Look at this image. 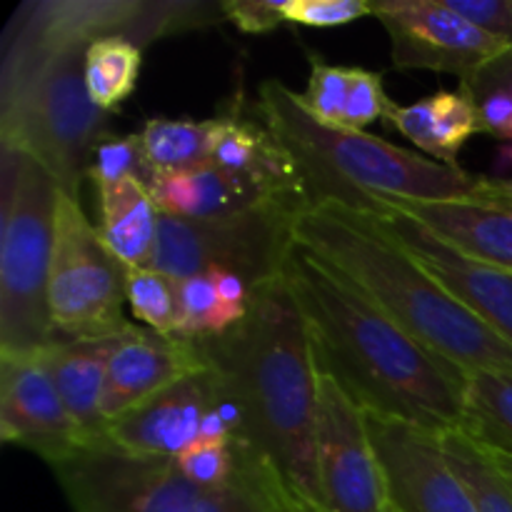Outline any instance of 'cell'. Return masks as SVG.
<instances>
[{"instance_id": "cell-3", "label": "cell", "mask_w": 512, "mask_h": 512, "mask_svg": "<svg viewBox=\"0 0 512 512\" xmlns=\"http://www.w3.org/2000/svg\"><path fill=\"white\" fill-rule=\"evenodd\" d=\"M200 340L243 413L235 448L263 458L290 488L315 500L318 365L308 323L283 278L250 290L248 315L235 328Z\"/></svg>"}, {"instance_id": "cell-2", "label": "cell", "mask_w": 512, "mask_h": 512, "mask_svg": "<svg viewBox=\"0 0 512 512\" xmlns=\"http://www.w3.org/2000/svg\"><path fill=\"white\" fill-rule=\"evenodd\" d=\"M318 368L363 410L443 435L460 430L465 368L433 353L295 240L283 270Z\"/></svg>"}, {"instance_id": "cell-29", "label": "cell", "mask_w": 512, "mask_h": 512, "mask_svg": "<svg viewBox=\"0 0 512 512\" xmlns=\"http://www.w3.org/2000/svg\"><path fill=\"white\" fill-rule=\"evenodd\" d=\"M85 175L93 180L95 190H98L105 185L120 183L125 178H135L143 185H150L158 173L148 163L143 138L140 135H123V138H105L95 145Z\"/></svg>"}, {"instance_id": "cell-24", "label": "cell", "mask_w": 512, "mask_h": 512, "mask_svg": "<svg viewBox=\"0 0 512 512\" xmlns=\"http://www.w3.org/2000/svg\"><path fill=\"white\" fill-rule=\"evenodd\" d=\"M143 68V48L123 35L95 40L85 53V85L90 100L105 113L118 110L133 95Z\"/></svg>"}, {"instance_id": "cell-13", "label": "cell", "mask_w": 512, "mask_h": 512, "mask_svg": "<svg viewBox=\"0 0 512 512\" xmlns=\"http://www.w3.org/2000/svg\"><path fill=\"white\" fill-rule=\"evenodd\" d=\"M368 200L370 205L363 215L393 235L443 288L512 345V273L465 258L420 220L390 208L373 195H368Z\"/></svg>"}, {"instance_id": "cell-8", "label": "cell", "mask_w": 512, "mask_h": 512, "mask_svg": "<svg viewBox=\"0 0 512 512\" xmlns=\"http://www.w3.org/2000/svg\"><path fill=\"white\" fill-rule=\"evenodd\" d=\"M125 265L103 243L75 195L60 190L48 303L58 340L115 338L125 320Z\"/></svg>"}, {"instance_id": "cell-23", "label": "cell", "mask_w": 512, "mask_h": 512, "mask_svg": "<svg viewBox=\"0 0 512 512\" xmlns=\"http://www.w3.org/2000/svg\"><path fill=\"white\" fill-rule=\"evenodd\" d=\"M218 120L153 118L143 128L145 155L155 173H180L213 163Z\"/></svg>"}, {"instance_id": "cell-38", "label": "cell", "mask_w": 512, "mask_h": 512, "mask_svg": "<svg viewBox=\"0 0 512 512\" xmlns=\"http://www.w3.org/2000/svg\"><path fill=\"white\" fill-rule=\"evenodd\" d=\"M283 483H285V480H283ZM285 495H288V503H290V508H293V512H325L318 503H315L313 498L298 493V490L290 488L288 483H285ZM393 512H395V508H393Z\"/></svg>"}, {"instance_id": "cell-32", "label": "cell", "mask_w": 512, "mask_h": 512, "mask_svg": "<svg viewBox=\"0 0 512 512\" xmlns=\"http://www.w3.org/2000/svg\"><path fill=\"white\" fill-rule=\"evenodd\" d=\"M278 10L283 23L338 28L373 15V3L370 0H278Z\"/></svg>"}, {"instance_id": "cell-11", "label": "cell", "mask_w": 512, "mask_h": 512, "mask_svg": "<svg viewBox=\"0 0 512 512\" xmlns=\"http://www.w3.org/2000/svg\"><path fill=\"white\" fill-rule=\"evenodd\" d=\"M373 18L390 38L393 65L400 70H438L460 80L510 45L455 13L445 0H370Z\"/></svg>"}, {"instance_id": "cell-31", "label": "cell", "mask_w": 512, "mask_h": 512, "mask_svg": "<svg viewBox=\"0 0 512 512\" xmlns=\"http://www.w3.org/2000/svg\"><path fill=\"white\" fill-rule=\"evenodd\" d=\"M180 473L193 485L203 490H215L228 485L238 473V458H235L233 443H198L175 458Z\"/></svg>"}, {"instance_id": "cell-4", "label": "cell", "mask_w": 512, "mask_h": 512, "mask_svg": "<svg viewBox=\"0 0 512 512\" xmlns=\"http://www.w3.org/2000/svg\"><path fill=\"white\" fill-rule=\"evenodd\" d=\"M295 240L433 353L465 370L512 373L508 340L373 218L340 205H310L295 220Z\"/></svg>"}, {"instance_id": "cell-33", "label": "cell", "mask_w": 512, "mask_h": 512, "mask_svg": "<svg viewBox=\"0 0 512 512\" xmlns=\"http://www.w3.org/2000/svg\"><path fill=\"white\" fill-rule=\"evenodd\" d=\"M393 100L388 98L383 85V75L373 73V70L355 68L353 85H350L348 105H345L343 125L345 130H365L375 120L388 118Z\"/></svg>"}, {"instance_id": "cell-28", "label": "cell", "mask_w": 512, "mask_h": 512, "mask_svg": "<svg viewBox=\"0 0 512 512\" xmlns=\"http://www.w3.org/2000/svg\"><path fill=\"white\" fill-rule=\"evenodd\" d=\"M433 100V160L458 168V153L470 135L480 133V113L475 100L463 90H438Z\"/></svg>"}, {"instance_id": "cell-40", "label": "cell", "mask_w": 512, "mask_h": 512, "mask_svg": "<svg viewBox=\"0 0 512 512\" xmlns=\"http://www.w3.org/2000/svg\"><path fill=\"white\" fill-rule=\"evenodd\" d=\"M480 448H483V445H480ZM483 450L488 453V458L493 460L495 468H498L500 473H503L512 483V453H503V450H490V448H483Z\"/></svg>"}, {"instance_id": "cell-15", "label": "cell", "mask_w": 512, "mask_h": 512, "mask_svg": "<svg viewBox=\"0 0 512 512\" xmlns=\"http://www.w3.org/2000/svg\"><path fill=\"white\" fill-rule=\"evenodd\" d=\"M218 398L220 378L215 370H200L110 420L103 440L130 455L175 460L198 443L205 413Z\"/></svg>"}, {"instance_id": "cell-35", "label": "cell", "mask_w": 512, "mask_h": 512, "mask_svg": "<svg viewBox=\"0 0 512 512\" xmlns=\"http://www.w3.org/2000/svg\"><path fill=\"white\" fill-rule=\"evenodd\" d=\"M223 20H230L243 33H268L283 23L278 0H225Z\"/></svg>"}, {"instance_id": "cell-7", "label": "cell", "mask_w": 512, "mask_h": 512, "mask_svg": "<svg viewBox=\"0 0 512 512\" xmlns=\"http://www.w3.org/2000/svg\"><path fill=\"white\" fill-rule=\"evenodd\" d=\"M308 205L268 198L248 210L213 220L160 213L158 240L148 268L175 280L220 268L240 275L250 290L283 278L295 248V220Z\"/></svg>"}, {"instance_id": "cell-26", "label": "cell", "mask_w": 512, "mask_h": 512, "mask_svg": "<svg viewBox=\"0 0 512 512\" xmlns=\"http://www.w3.org/2000/svg\"><path fill=\"white\" fill-rule=\"evenodd\" d=\"M178 303V335H185V338L223 335L248 315V308H235L220 298L218 288L208 273L178 280Z\"/></svg>"}, {"instance_id": "cell-17", "label": "cell", "mask_w": 512, "mask_h": 512, "mask_svg": "<svg viewBox=\"0 0 512 512\" xmlns=\"http://www.w3.org/2000/svg\"><path fill=\"white\" fill-rule=\"evenodd\" d=\"M373 198L420 220L465 258L512 273V180H503L498 195L490 200Z\"/></svg>"}, {"instance_id": "cell-30", "label": "cell", "mask_w": 512, "mask_h": 512, "mask_svg": "<svg viewBox=\"0 0 512 512\" xmlns=\"http://www.w3.org/2000/svg\"><path fill=\"white\" fill-rule=\"evenodd\" d=\"M355 68L328 65L320 58H310L308 88L300 95L303 105L320 123L340 128L343 125L345 105H348L350 85H353Z\"/></svg>"}, {"instance_id": "cell-22", "label": "cell", "mask_w": 512, "mask_h": 512, "mask_svg": "<svg viewBox=\"0 0 512 512\" xmlns=\"http://www.w3.org/2000/svg\"><path fill=\"white\" fill-rule=\"evenodd\" d=\"M460 430L483 448L512 453V373L465 370Z\"/></svg>"}, {"instance_id": "cell-20", "label": "cell", "mask_w": 512, "mask_h": 512, "mask_svg": "<svg viewBox=\"0 0 512 512\" xmlns=\"http://www.w3.org/2000/svg\"><path fill=\"white\" fill-rule=\"evenodd\" d=\"M148 190L160 213L188 220L225 218L270 198L243 175L215 163L180 173H158Z\"/></svg>"}, {"instance_id": "cell-21", "label": "cell", "mask_w": 512, "mask_h": 512, "mask_svg": "<svg viewBox=\"0 0 512 512\" xmlns=\"http://www.w3.org/2000/svg\"><path fill=\"white\" fill-rule=\"evenodd\" d=\"M98 233L125 268H148L158 240L160 210L148 185L135 178L98 188Z\"/></svg>"}, {"instance_id": "cell-19", "label": "cell", "mask_w": 512, "mask_h": 512, "mask_svg": "<svg viewBox=\"0 0 512 512\" xmlns=\"http://www.w3.org/2000/svg\"><path fill=\"white\" fill-rule=\"evenodd\" d=\"M120 335L90 340H55L48 348L40 350V358L48 365L50 378H53L65 408L70 410L75 425L88 443L103 438L105 425H108L103 415V395L110 355H113Z\"/></svg>"}, {"instance_id": "cell-41", "label": "cell", "mask_w": 512, "mask_h": 512, "mask_svg": "<svg viewBox=\"0 0 512 512\" xmlns=\"http://www.w3.org/2000/svg\"><path fill=\"white\" fill-rule=\"evenodd\" d=\"M498 165L503 170H512V143L500 145L498 150Z\"/></svg>"}, {"instance_id": "cell-9", "label": "cell", "mask_w": 512, "mask_h": 512, "mask_svg": "<svg viewBox=\"0 0 512 512\" xmlns=\"http://www.w3.org/2000/svg\"><path fill=\"white\" fill-rule=\"evenodd\" d=\"M50 468L78 512H195L208 493L190 483L173 458L123 453L103 438Z\"/></svg>"}, {"instance_id": "cell-39", "label": "cell", "mask_w": 512, "mask_h": 512, "mask_svg": "<svg viewBox=\"0 0 512 512\" xmlns=\"http://www.w3.org/2000/svg\"><path fill=\"white\" fill-rule=\"evenodd\" d=\"M270 490H273V512H293L288 503V495H285V483L278 473H270Z\"/></svg>"}, {"instance_id": "cell-16", "label": "cell", "mask_w": 512, "mask_h": 512, "mask_svg": "<svg viewBox=\"0 0 512 512\" xmlns=\"http://www.w3.org/2000/svg\"><path fill=\"white\" fill-rule=\"evenodd\" d=\"M208 368V355L200 338L163 335L130 325L110 355L103 395L105 423L188 375Z\"/></svg>"}, {"instance_id": "cell-1", "label": "cell", "mask_w": 512, "mask_h": 512, "mask_svg": "<svg viewBox=\"0 0 512 512\" xmlns=\"http://www.w3.org/2000/svg\"><path fill=\"white\" fill-rule=\"evenodd\" d=\"M173 30L170 0L23 3L3 33L0 145L33 155L65 193L78 198L90 155L110 128V113L90 100L85 53L108 35L143 48Z\"/></svg>"}, {"instance_id": "cell-6", "label": "cell", "mask_w": 512, "mask_h": 512, "mask_svg": "<svg viewBox=\"0 0 512 512\" xmlns=\"http://www.w3.org/2000/svg\"><path fill=\"white\" fill-rule=\"evenodd\" d=\"M60 183L40 160L0 145V355L58 340L48 283Z\"/></svg>"}, {"instance_id": "cell-25", "label": "cell", "mask_w": 512, "mask_h": 512, "mask_svg": "<svg viewBox=\"0 0 512 512\" xmlns=\"http://www.w3.org/2000/svg\"><path fill=\"white\" fill-rule=\"evenodd\" d=\"M440 445L478 512H512V483L475 440L463 430H450L440 435Z\"/></svg>"}, {"instance_id": "cell-27", "label": "cell", "mask_w": 512, "mask_h": 512, "mask_svg": "<svg viewBox=\"0 0 512 512\" xmlns=\"http://www.w3.org/2000/svg\"><path fill=\"white\" fill-rule=\"evenodd\" d=\"M125 298L145 328L163 335H178L180 303L178 280L153 268L125 270Z\"/></svg>"}, {"instance_id": "cell-5", "label": "cell", "mask_w": 512, "mask_h": 512, "mask_svg": "<svg viewBox=\"0 0 512 512\" xmlns=\"http://www.w3.org/2000/svg\"><path fill=\"white\" fill-rule=\"evenodd\" d=\"M255 115L290 150L310 205H340L365 213L368 195L405 200H490L503 180L468 173L458 165L405 150L400 145L320 123L300 93L280 80L260 85Z\"/></svg>"}, {"instance_id": "cell-18", "label": "cell", "mask_w": 512, "mask_h": 512, "mask_svg": "<svg viewBox=\"0 0 512 512\" xmlns=\"http://www.w3.org/2000/svg\"><path fill=\"white\" fill-rule=\"evenodd\" d=\"M215 120V165L243 175L270 198H295L308 205L293 155L258 115L245 118L240 105L233 103L228 110L215 115Z\"/></svg>"}, {"instance_id": "cell-10", "label": "cell", "mask_w": 512, "mask_h": 512, "mask_svg": "<svg viewBox=\"0 0 512 512\" xmlns=\"http://www.w3.org/2000/svg\"><path fill=\"white\" fill-rule=\"evenodd\" d=\"M315 503L325 512H393L363 408L323 368L315 405Z\"/></svg>"}, {"instance_id": "cell-12", "label": "cell", "mask_w": 512, "mask_h": 512, "mask_svg": "<svg viewBox=\"0 0 512 512\" xmlns=\"http://www.w3.org/2000/svg\"><path fill=\"white\" fill-rule=\"evenodd\" d=\"M365 413L395 512H478L440 445V435Z\"/></svg>"}, {"instance_id": "cell-36", "label": "cell", "mask_w": 512, "mask_h": 512, "mask_svg": "<svg viewBox=\"0 0 512 512\" xmlns=\"http://www.w3.org/2000/svg\"><path fill=\"white\" fill-rule=\"evenodd\" d=\"M460 90L473 100L483 98L493 90H512V48L505 50L500 58L490 60L480 70H475L473 75L460 80Z\"/></svg>"}, {"instance_id": "cell-37", "label": "cell", "mask_w": 512, "mask_h": 512, "mask_svg": "<svg viewBox=\"0 0 512 512\" xmlns=\"http://www.w3.org/2000/svg\"><path fill=\"white\" fill-rule=\"evenodd\" d=\"M483 133L498 135L512 143V90H493L475 100Z\"/></svg>"}, {"instance_id": "cell-14", "label": "cell", "mask_w": 512, "mask_h": 512, "mask_svg": "<svg viewBox=\"0 0 512 512\" xmlns=\"http://www.w3.org/2000/svg\"><path fill=\"white\" fill-rule=\"evenodd\" d=\"M0 438L33 450L48 465L85 445L38 353L0 355Z\"/></svg>"}, {"instance_id": "cell-34", "label": "cell", "mask_w": 512, "mask_h": 512, "mask_svg": "<svg viewBox=\"0 0 512 512\" xmlns=\"http://www.w3.org/2000/svg\"><path fill=\"white\" fill-rule=\"evenodd\" d=\"M445 3L480 30L512 48V0H445Z\"/></svg>"}]
</instances>
